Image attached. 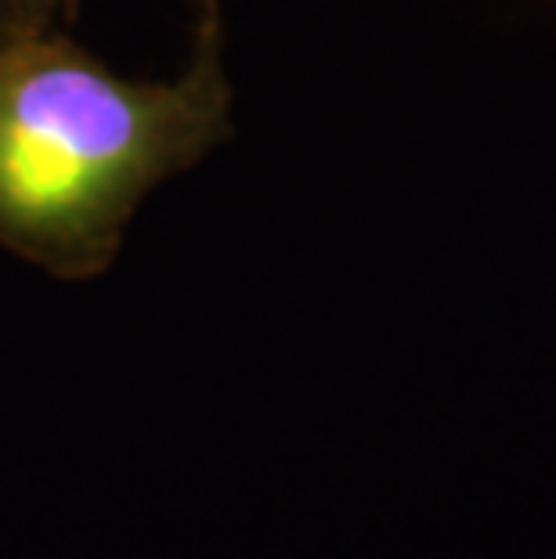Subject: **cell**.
<instances>
[{
  "label": "cell",
  "mask_w": 556,
  "mask_h": 559,
  "mask_svg": "<svg viewBox=\"0 0 556 559\" xmlns=\"http://www.w3.org/2000/svg\"><path fill=\"white\" fill-rule=\"evenodd\" d=\"M232 138L221 0H196L174 80L120 76L62 26L0 22V246L44 275L102 278L145 199Z\"/></svg>",
  "instance_id": "cell-1"
},
{
  "label": "cell",
  "mask_w": 556,
  "mask_h": 559,
  "mask_svg": "<svg viewBox=\"0 0 556 559\" xmlns=\"http://www.w3.org/2000/svg\"><path fill=\"white\" fill-rule=\"evenodd\" d=\"M80 4H84V0H0V22L69 29L76 22Z\"/></svg>",
  "instance_id": "cell-2"
}]
</instances>
